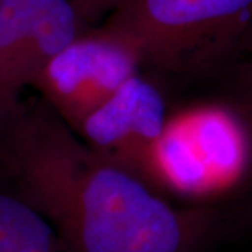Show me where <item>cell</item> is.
Segmentation results:
<instances>
[{"label":"cell","mask_w":252,"mask_h":252,"mask_svg":"<svg viewBox=\"0 0 252 252\" xmlns=\"http://www.w3.org/2000/svg\"><path fill=\"white\" fill-rule=\"evenodd\" d=\"M241 54L247 55V61H248V94H252V30L248 38H247V41H245V44H244Z\"/></svg>","instance_id":"9c48e42d"},{"label":"cell","mask_w":252,"mask_h":252,"mask_svg":"<svg viewBox=\"0 0 252 252\" xmlns=\"http://www.w3.org/2000/svg\"><path fill=\"white\" fill-rule=\"evenodd\" d=\"M130 172L175 203L212 206L252 181L251 121L241 105L221 101L168 111Z\"/></svg>","instance_id":"7a4b0ae2"},{"label":"cell","mask_w":252,"mask_h":252,"mask_svg":"<svg viewBox=\"0 0 252 252\" xmlns=\"http://www.w3.org/2000/svg\"><path fill=\"white\" fill-rule=\"evenodd\" d=\"M0 165L69 252H202L213 206H187L93 150L41 97L0 122Z\"/></svg>","instance_id":"6da1fadb"},{"label":"cell","mask_w":252,"mask_h":252,"mask_svg":"<svg viewBox=\"0 0 252 252\" xmlns=\"http://www.w3.org/2000/svg\"><path fill=\"white\" fill-rule=\"evenodd\" d=\"M168 114L165 97L139 72L126 80L76 132L108 161L130 172L160 135Z\"/></svg>","instance_id":"8992f818"},{"label":"cell","mask_w":252,"mask_h":252,"mask_svg":"<svg viewBox=\"0 0 252 252\" xmlns=\"http://www.w3.org/2000/svg\"><path fill=\"white\" fill-rule=\"evenodd\" d=\"M140 69L142 61L135 48L97 26L87 28L54 56L31 87L77 132Z\"/></svg>","instance_id":"277c9868"},{"label":"cell","mask_w":252,"mask_h":252,"mask_svg":"<svg viewBox=\"0 0 252 252\" xmlns=\"http://www.w3.org/2000/svg\"><path fill=\"white\" fill-rule=\"evenodd\" d=\"M241 107L245 109V112H247V115L250 118V121H251L252 124V94H248V97L245 99V102L241 104Z\"/></svg>","instance_id":"30bf717a"},{"label":"cell","mask_w":252,"mask_h":252,"mask_svg":"<svg viewBox=\"0 0 252 252\" xmlns=\"http://www.w3.org/2000/svg\"><path fill=\"white\" fill-rule=\"evenodd\" d=\"M79 17L87 27H97L127 0H70Z\"/></svg>","instance_id":"ba28073f"},{"label":"cell","mask_w":252,"mask_h":252,"mask_svg":"<svg viewBox=\"0 0 252 252\" xmlns=\"http://www.w3.org/2000/svg\"><path fill=\"white\" fill-rule=\"evenodd\" d=\"M99 27L133 46L142 67L199 77L241 55L252 0H127Z\"/></svg>","instance_id":"3957f363"},{"label":"cell","mask_w":252,"mask_h":252,"mask_svg":"<svg viewBox=\"0 0 252 252\" xmlns=\"http://www.w3.org/2000/svg\"><path fill=\"white\" fill-rule=\"evenodd\" d=\"M87 28L70 0H0V122L48 62Z\"/></svg>","instance_id":"5b68a950"},{"label":"cell","mask_w":252,"mask_h":252,"mask_svg":"<svg viewBox=\"0 0 252 252\" xmlns=\"http://www.w3.org/2000/svg\"><path fill=\"white\" fill-rule=\"evenodd\" d=\"M0 252H69L51 221L14 190H0Z\"/></svg>","instance_id":"52a82bcc"}]
</instances>
